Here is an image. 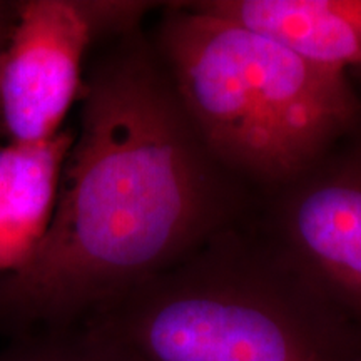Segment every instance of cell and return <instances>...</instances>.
<instances>
[{
    "label": "cell",
    "mask_w": 361,
    "mask_h": 361,
    "mask_svg": "<svg viewBox=\"0 0 361 361\" xmlns=\"http://www.w3.org/2000/svg\"><path fill=\"white\" fill-rule=\"evenodd\" d=\"M54 218L0 276V335L79 328L252 216L256 194L206 146L144 25L97 45Z\"/></svg>",
    "instance_id": "6da1fadb"
},
{
    "label": "cell",
    "mask_w": 361,
    "mask_h": 361,
    "mask_svg": "<svg viewBox=\"0 0 361 361\" xmlns=\"http://www.w3.org/2000/svg\"><path fill=\"white\" fill-rule=\"evenodd\" d=\"M82 326L137 361H361V323L301 276L250 219Z\"/></svg>",
    "instance_id": "7a4b0ae2"
},
{
    "label": "cell",
    "mask_w": 361,
    "mask_h": 361,
    "mask_svg": "<svg viewBox=\"0 0 361 361\" xmlns=\"http://www.w3.org/2000/svg\"><path fill=\"white\" fill-rule=\"evenodd\" d=\"M149 35L202 141L256 197L361 126L348 72L192 2L162 4Z\"/></svg>",
    "instance_id": "3957f363"
},
{
    "label": "cell",
    "mask_w": 361,
    "mask_h": 361,
    "mask_svg": "<svg viewBox=\"0 0 361 361\" xmlns=\"http://www.w3.org/2000/svg\"><path fill=\"white\" fill-rule=\"evenodd\" d=\"M159 2L20 0L0 56V121L11 142H39L64 129L82 92L92 51L141 27Z\"/></svg>",
    "instance_id": "277c9868"
},
{
    "label": "cell",
    "mask_w": 361,
    "mask_h": 361,
    "mask_svg": "<svg viewBox=\"0 0 361 361\" xmlns=\"http://www.w3.org/2000/svg\"><path fill=\"white\" fill-rule=\"evenodd\" d=\"M279 255L361 323V126L256 200L250 218Z\"/></svg>",
    "instance_id": "5b68a950"
},
{
    "label": "cell",
    "mask_w": 361,
    "mask_h": 361,
    "mask_svg": "<svg viewBox=\"0 0 361 361\" xmlns=\"http://www.w3.org/2000/svg\"><path fill=\"white\" fill-rule=\"evenodd\" d=\"M192 4L268 35L314 64L361 72V0H196Z\"/></svg>",
    "instance_id": "8992f818"
},
{
    "label": "cell",
    "mask_w": 361,
    "mask_h": 361,
    "mask_svg": "<svg viewBox=\"0 0 361 361\" xmlns=\"http://www.w3.org/2000/svg\"><path fill=\"white\" fill-rule=\"evenodd\" d=\"M75 130L39 142L0 146V276L34 256L56 211Z\"/></svg>",
    "instance_id": "52a82bcc"
},
{
    "label": "cell",
    "mask_w": 361,
    "mask_h": 361,
    "mask_svg": "<svg viewBox=\"0 0 361 361\" xmlns=\"http://www.w3.org/2000/svg\"><path fill=\"white\" fill-rule=\"evenodd\" d=\"M0 361H137L119 345L89 328L34 333L13 338L0 351Z\"/></svg>",
    "instance_id": "ba28073f"
},
{
    "label": "cell",
    "mask_w": 361,
    "mask_h": 361,
    "mask_svg": "<svg viewBox=\"0 0 361 361\" xmlns=\"http://www.w3.org/2000/svg\"><path fill=\"white\" fill-rule=\"evenodd\" d=\"M13 12H16V2H0V56H2L4 45L8 37ZM0 135H2V121H0Z\"/></svg>",
    "instance_id": "9c48e42d"
}]
</instances>
